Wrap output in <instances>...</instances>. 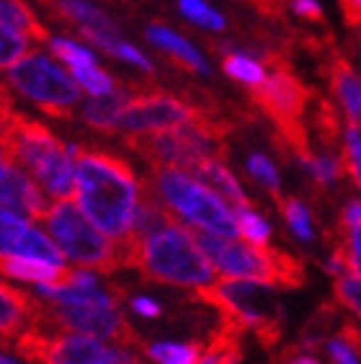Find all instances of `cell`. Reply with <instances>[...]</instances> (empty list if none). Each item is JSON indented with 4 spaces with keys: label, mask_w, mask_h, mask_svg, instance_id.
I'll return each mask as SVG.
<instances>
[{
    "label": "cell",
    "mask_w": 361,
    "mask_h": 364,
    "mask_svg": "<svg viewBox=\"0 0 361 364\" xmlns=\"http://www.w3.org/2000/svg\"><path fill=\"white\" fill-rule=\"evenodd\" d=\"M225 132H227L225 122H220L215 112H209L202 119L171 129L126 134L124 142L150 166H176L191 171L207 158H222Z\"/></svg>",
    "instance_id": "cell-6"
},
{
    "label": "cell",
    "mask_w": 361,
    "mask_h": 364,
    "mask_svg": "<svg viewBox=\"0 0 361 364\" xmlns=\"http://www.w3.org/2000/svg\"><path fill=\"white\" fill-rule=\"evenodd\" d=\"M335 300L346 305L356 318H361V277L346 272L335 279Z\"/></svg>",
    "instance_id": "cell-38"
},
{
    "label": "cell",
    "mask_w": 361,
    "mask_h": 364,
    "mask_svg": "<svg viewBox=\"0 0 361 364\" xmlns=\"http://www.w3.org/2000/svg\"><path fill=\"white\" fill-rule=\"evenodd\" d=\"M340 14L351 28H361V0H340Z\"/></svg>",
    "instance_id": "cell-42"
},
{
    "label": "cell",
    "mask_w": 361,
    "mask_h": 364,
    "mask_svg": "<svg viewBox=\"0 0 361 364\" xmlns=\"http://www.w3.org/2000/svg\"><path fill=\"white\" fill-rule=\"evenodd\" d=\"M6 351H14L28 364H145L134 343H106L75 331L49 333L34 323L8 341Z\"/></svg>",
    "instance_id": "cell-5"
},
{
    "label": "cell",
    "mask_w": 361,
    "mask_h": 364,
    "mask_svg": "<svg viewBox=\"0 0 361 364\" xmlns=\"http://www.w3.org/2000/svg\"><path fill=\"white\" fill-rule=\"evenodd\" d=\"M204 346L183 341H155L147 343L145 354L153 364H196Z\"/></svg>",
    "instance_id": "cell-26"
},
{
    "label": "cell",
    "mask_w": 361,
    "mask_h": 364,
    "mask_svg": "<svg viewBox=\"0 0 361 364\" xmlns=\"http://www.w3.org/2000/svg\"><path fill=\"white\" fill-rule=\"evenodd\" d=\"M222 70L227 73L232 80L248 85V88H258L266 80V68L256 55H261L256 47H237V44H222Z\"/></svg>",
    "instance_id": "cell-19"
},
{
    "label": "cell",
    "mask_w": 361,
    "mask_h": 364,
    "mask_svg": "<svg viewBox=\"0 0 361 364\" xmlns=\"http://www.w3.org/2000/svg\"><path fill=\"white\" fill-rule=\"evenodd\" d=\"M0 207H8L28 220H42L49 210L36 178L16 163L0 168Z\"/></svg>",
    "instance_id": "cell-14"
},
{
    "label": "cell",
    "mask_w": 361,
    "mask_h": 364,
    "mask_svg": "<svg viewBox=\"0 0 361 364\" xmlns=\"http://www.w3.org/2000/svg\"><path fill=\"white\" fill-rule=\"evenodd\" d=\"M276 287L264 279H222L199 289L196 297L215 305L230 328H253L266 338L276 333Z\"/></svg>",
    "instance_id": "cell-10"
},
{
    "label": "cell",
    "mask_w": 361,
    "mask_h": 364,
    "mask_svg": "<svg viewBox=\"0 0 361 364\" xmlns=\"http://www.w3.org/2000/svg\"><path fill=\"white\" fill-rule=\"evenodd\" d=\"M194 235L222 279H264L279 287H297L302 282L299 261L269 245H253L207 230H194Z\"/></svg>",
    "instance_id": "cell-7"
},
{
    "label": "cell",
    "mask_w": 361,
    "mask_h": 364,
    "mask_svg": "<svg viewBox=\"0 0 361 364\" xmlns=\"http://www.w3.org/2000/svg\"><path fill=\"white\" fill-rule=\"evenodd\" d=\"M145 183L188 228L225 235V238H240L235 207L225 202L204 181H199L191 171L176 168V166H153Z\"/></svg>",
    "instance_id": "cell-4"
},
{
    "label": "cell",
    "mask_w": 361,
    "mask_h": 364,
    "mask_svg": "<svg viewBox=\"0 0 361 364\" xmlns=\"http://www.w3.org/2000/svg\"><path fill=\"white\" fill-rule=\"evenodd\" d=\"M75 161V196L80 210L114 240H126L134 228L145 183L132 166L104 147L68 145Z\"/></svg>",
    "instance_id": "cell-1"
},
{
    "label": "cell",
    "mask_w": 361,
    "mask_h": 364,
    "mask_svg": "<svg viewBox=\"0 0 361 364\" xmlns=\"http://www.w3.org/2000/svg\"><path fill=\"white\" fill-rule=\"evenodd\" d=\"M325 75L346 122L348 124H361V75L354 70V65L348 63L343 55L333 52L328 60Z\"/></svg>",
    "instance_id": "cell-15"
},
{
    "label": "cell",
    "mask_w": 361,
    "mask_h": 364,
    "mask_svg": "<svg viewBox=\"0 0 361 364\" xmlns=\"http://www.w3.org/2000/svg\"><path fill=\"white\" fill-rule=\"evenodd\" d=\"M328 357L333 364H361V333L346 328L340 336L328 341Z\"/></svg>",
    "instance_id": "cell-33"
},
{
    "label": "cell",
    "mask_w": 361,
    "mask_h": 364,
    "mask_svg": "<svg viewBox=\"0 0 361 364\" xmlns=\"http://www.w3.org/2000/svg\"><path fill=\"white\" fill-rule=\"evenodd\" d=\"M245 168H248L250 178L258 183V186H264L269 194L279 196V189H281V178H279V171L274 166L269 155L264 153H253L248 155V163H245Z\"/></svg>",
    "instance_id": "cell-34"
},
{
    "label": "cell",
    "mask_w": 361,
    "mask_h": 364,
    "mask_svg": "<svg viewBox=\"0 0 361 364\" xmlns=\"http://www.w3.org/2000/svg\"><path fill=\"white\" fill-rule=\"evenodd\" d=\"M68 267H55L47 261L23 259V256H0V274L11 279L34 282V284H57L68 277Z\"/></svg>",
    "instance_id": "cell-22"
},
{
    "label": "cell",
    "mask_w": 361,
    "mask_h": 364,
    "mask_svg": "<svg viewBox=\"0 0 361 364\" xmlns=\"http://www.w3.org/2000/svg\"><path fill=\"white\" fill-rule=\"evenodd\" d=\"M0 145L16 166L34 176L52 199H70L75 194L72 155L44 124L16 112L0 132Z\"/></svg>",
    "instance_id": "cell-3"
},
{
    "label": "cell",
    "mask_w": 361,
    "mask_h": 364,
    "mask_svg": "<svg viewBox=\"0 0 361 364\" xmlns=\"http://www.w3.org/2000/svg\"><path fill=\"white\" fill-rule=\"evenodd\" d=\"M178 8L188 21L202 28H209V31H225V26H227L225 16L212 6H207L204 0H178Z\"/></svg>",
    "instance_id": "cell-32"
},
{
    "label": "cell",
    "mask_w": 361,
    "mask_h": 364,
    "mask_svg": "<svg viewBox=\"0 0 361 364\" xmlns=\"http://www.w3.org/2000/svg\"><path fill=\"white\" fill-rule=\"evenodd\" d=\"M132 310L137 313V316L150 318V321H153V318H160V313H163V310H160V305L153 300V297H134Z\"/></svg>",
    "instance_id": "cell-43"
},
{
    "label": "cell",
    "mask_w": 361,
    "mask_h": 364,
    "mask_svg": "<svg viewBox=\"0 0 361 364\" xmlns=\"http://www.w3.org/2000/svg\"><path fill=\"white\" fill-rule=\"evenodd\" d=\"M281 215H284L294 238L302 240V243H313L315 225H313V215H310L305 202H299V199H284V202H281Z\"/></svg>",
    "instance_id": "cell-30"
},
{
    "label": "cell",
    "mask_w": 361,
    "mask_h": 364,
    "mask_svg": "<svg viewBox=\"0 0 361 364\" xmlns=\"http://www.w3.org/2000/svg\"><path fill=\"white\" fill-rule=\"evenodd\" d=\"M49 49H52V55L60 57V60L68 65L70 70H72V68H93V65H98L96 55H93L90 49L70 42V39H49Z\"/></svg>",
    "instance_id": "cell-37"
},
{
    "label": "cell",
    "mask_w": 361,
    "mask_h": 364,
    "mask_svg": "<svg viewBox=\"0 0 361 364\" xmlns=\"http://www.w3.org/2000/svg\"><path fill=\"white\" fill-rule=\"evenodd\" d=\"M292 11L302 21H310V23L323 21V8H320L318 0H292Z\"/></svg>",
    "instance_id": "cell-40"
},
{
    "label": "cell",
    "mask_w": 361,
    "mask_h": 364,
    "mask_svg": "<svg viewBox=\"0 0 361 364\" xmlns=\"http://www.w3.org/2000/svg\"><path fill=\"white\" fill-rule=\"evenodd\" d=\"M359 223H361V199H351L343 207V212H340V225H343V230H348V228H354Z\"/></svg>",
    "instance_id": "cell-44"
},
{
    "label": "cell",
    "mask_w": 361,
    "mask_h": 364,
    "mask_svg": "<svg viewBox=\"0 0 361 364\" xmlns=\"http://www.w3.org/2000/svg\"><path fill=\"white\" fill-rule=\"evenodd\" d=\"M0 23H6V26L16 28V31H23L36 44L49 42V31L39 23L34 11L23 0H0Z\"/></svg>",
    "instance_id": "cell-25"
},
{
    "label": "cell",
    "mask_w": 361,
    "mask_h": 364,
    "mask_svg": "<svg viewBox=\"0 0 361 364\" xmlns=\"http://www.w3.org/2000/svg\"><path fill=\"white\" fill-rule=\"evenodd\" d=\"M323 269H325L333 279H338L340 274L348 272V259H346V248H335L330 256L325 259V264H323Z\"/></svg>",
    "instance_id": "cell-41"
},
{
    "label": "cell",
    "mask_w": 361,
    "mask_h": 364,
    "mask_svg": "<svg viewBox=\"0 0 361 364\" xmlns=\"http://www.w3.org/2000/svg\"><path fill=\"white\" fill-rule=\"evenodd\" d=\"M8 80L21 96L34 101L42 112L52 117L70 119L72 106L80 101V88H77L80 83H75L60 65H55L39 52H31L16 65H11Z\"/></svg>",
    "instance_id": "cell-11"
},
{
    "label": "cell",
    "mask_w": 361,
    "mask_h": 364,
    "mask_svg": "<svg viewBox=\"0 0 361 364\" xmlns=\"http://www.w3.org/2000/svg\"><path fill=\"white\" fill-rule=\"evenodd\" d=\"M196 364H240V343L235 341V328H225L212 336Z\"/></svg>",
    "instance_id": "cell-28"
},
{
    "label": "cell",
    "mask_w": 361,
    "mask_h": 364,
    "mask_svg": "<svg viewBox=\"0 0 361 364\" xmlns=\"http://www.w3.org/2000/svg\"><path fill=\"white\" fill-rule=\"evenodd\" d=\"M70 73L80 83V88L88 91L90 96H106V93H114L119 88L117 80L109 73L101 70L98 65H93V68H72Z\"/></svg>",
    "instance_id": "cell-35"
},
{
    "label": "cell",
    "mask_w": 361,
    "mask_h": 364,
    "mask_svg": "<svg viewBox=\"0 0 361 364\" xmlns=\"http://www.w3.org/2000/svg\"><path fill=\"white\" fill-rule=\"evenodd\" d=\"M145 36L153 47H158L160 52H166L168 57H173L180 68H186V70H191V73H199V75H209V65L202 52L188 42V39L176 34L173 28L163 26V23H150Z\"/></svg>",
    "instance_id": "cell-17"
},
{
    "label": "cell",
    "mask_w": 361,
    "mask_h": 364,
    "mask_svg": "<svg viewBox=\"0 0 361 364\" xmlns=\"http://www.w3.org/2000/svg\"><path fill=\"white\" fill-rule=\"evenodd\" d=\"M42 6H47L57 18H63L65 23H72L75 28L88 26L101 28V31H117L112 18L88 0H42Z\"/></svg>",
    "instance_id": "cell-21"
},
{
    "label": "cell",
    "mask_w": 361,
    "mask_h": 364,
    "mask_svg": "<svg viewBox=\"0 0 361 364\" xmlns=\"http://www.w3.org/2000/svg\"><path fill=\"white\" fill-rule=\"evenodd\" d=\"M122 292H114L101 302L90 305H68V302H52L42 305L39 321L49 331H75V333H88V336L104 338L112 343H137L134 331L129 328L124 313H122Z\"/></svg>",
    "instance_id": "cell-12"
},
{
    "label": "cell",
    "mask_w": 361,
    "mask_h": 364,
    "mask_svg": "<svg viewBox=\"0 0 361 364\" xmlns=\"http://www.w3.org/2000/svg\"><path fill=\"white\" fill-rule=\"evenodd\" d=\"M122 264L139 269L142 279L183 289H207L217 282V269L196 240L194 228L173 220L142 240H119Z\"/></svg>",
    "instance_id": "cell-2"
},
{
    "label": "cell",
    "mask_w": 361,
    "mask_h": 364,
    "mask_svg": "<svg viewBox=\"0 0 361 364\" xmlns=\"http://www.w3.org/2000/svg\"><path fill=\"white\" fill-rule=\"evenodd\" d=\"M212 109L196 106L191 101H183L171 93H134L132 101L124 106V112L119 114L117 132L126 134H145V132H160L171 127L188 124L207 117Z\"/></svg>",
    "instance_id": "cell-13"
},
{
    "label": "cell",
    "mask_w": 361,
    "mask_h": 364,
    "mask_svg": "<svg viewBox=\"0 0 361 364\" xmlns=\"http://www.w3.org/2000/svg\"><path fill=\"white\" fill-rule=\"evenodd\" d=\"M8 163H14V161L8 158V153L3 150V145H0V168H3V166H8Z\"/></svg>",
    "instance_id": "cell-46"
},
{
    "label": "cell",
    "mask_w": 361,
    "mask_h": 364,
    "mask_svg": "<svg viewBox=\"0 0 361 364\" xmlns=\"http://www.w3.org/2000/svg\"><path fill=\"white\" fill-rule=\"evenodd\" d=\"M237 212V225H240V238L248 240L253 245H269L271 240V223L256 212L253 207H240Z\"/></svg>",
    "instance_id": "cell-31"
},
{
    "label": "cell",
    "mask_w": 361,
    "mask_h": 364,
    "mask_svg": "<svg viewBox=\"0 0 361 364\" xmlns=\"http://www.w3.org/2000/svg\"><path fill=\"white\" fill-rule=\"evenodd\" d=\"M31 44H36L31 36H26L23 31L0 23V70H8L11 65H16L18 60H23L26 55H31Z\"/></svg>",
    "instance_id": "cell-29"
},
{
    "label": "cell",
    "mask_w": 361,
    "mask_h": 364,
    "mask_svg": "<svg viewBox=\"0 0 361 364\" xmlns=\"http://www.w3.org/2000/svg\"><path fill=\"white\" fill-rule=\"evenodd\" d=\"M31 225L18 212L0 207V256H18Z\"/></svg>",
    "instance_id": "cell-27"
},
{
    "label": "cell",
    "mask_w": 361,
    "mask_h": 364,
    "mask_svg": "<svg viewBox=\"0 0 361 364\" xmlns=\"http://www.w3.org/2000/svg\"><path fill=\"white\" fill-rule=\"evenodd\" d=\"M39 302L11 284H0V341H14L39 316Z\"/></svg>",
    "instance_id": "cell-16"
},
{
    "label": "cell",
    "mask_w": 361,
    "mask_h": 364,
    "mask_svg": "<svg viewBox=\"0 0 361 364\" xmlns=\"http://www.w3.org/2000/svg\"><path fill=\"white\" fill-rule=\"evenodd\" d=\"M346 259H348V272L361 277V223L346 230Z\"/></svg>",
    "instance_id": "cell-39"
},
{
    "label": "cell",
    "mask_w": 361,
    "mask_h": 364,
    "mask_svg": "<svg viewBox=\"0 0 361 364\" xmlns=\"http://www.w3.org/2000/svg\"><path fill=\"white\" fill-rule=\"evenodd\" d=\"M44 228L52 235L65 259L72 264H80L83 269L93 272H114V269L124 267L122 264V243H114L101 228L90 223L80 207L70 202V199H57L42 218Z\"/></svg>",
    "instance_id": "cell-8"
},
{
    "label": "cell",
    "mask_w": 361,
    "mask_h": 364,
    "mask_svg": "<svg viewBox=\"0 0 361 364\" xmlns=\"http://www.w3.org/2000/svg\"><path fill=\"white\" fill-rule=\"evenodd\" d=\"M292 364H320L315 357H310V354H299L297 359H292Z\"/></svg>",
    "instance_id": "cell-45"
},
{
    "label": "cell",
    "mask_w": 361,
    "mask_h": 364,
    "mask_svg": "<svg viewBox=\"0 0 361 364\" xmlns=\"http://www.w3.org/2000/svg\"><path fill=\"white\" fill-rule=\"evenodd\" d=\"M191 173H194L199 181L207 183L209 189H215L217 194L222 196L227 204H232L235 210H240V207H248V204H250L245 189L240 186V181L235 178V173H232V171H230L227 166L222 163V158H207V161H202L196 168H191Z\"/></svg>",
    "instance_id": "cell-18"
},
{
    "label": "cell",
    "mask_w": 361,
    "mask_h": 364,
    "mask_svg": "<svg viewBox=\"0 0 361 364\" xmlns=\"http://www.w3.org/2000/svg\"><path fill=\"white\" fill-rule=\"evenodd\" d=\"M0 364H18V362H14V359L8 357L6 349H0Z\"/></svg>",
    "instance_id": "cell-47"
},
{
    "label": "cell",
    "mask_w": 361,
    "mask_h": 364,
    "mask_svg": "<svg viewBox=\"0 0 361 364\" xmlns=\"http://www.w3.org/2000/svg\"><path fill=\"white\" fill-rule=\"evenodd\" d=\"M77 31H80V36L88 39L90 44H96V47L104 49L106 55L117 57V60H124V63L134 65L139 70L153 73V63H150L137 47H132L129 42H122L117 36V31H101V28H88V26L77 28Z\"/></svg>",
    "instance_id": "cell-24"
},
{
    "label": "cell",
    "mask_w": 361,
    "mask_h": 364,
    "mask_svg": "<svg viewBox=\"0 0 361 364\" xmlns=\"http://www.w3.org/2000/svg\"><path fill=\"white\" fill-rule=\"evenodd\" d=\"M134 93L126 88H117L106 96H93L83 104V122L98 132H117L119 114L124 112V106L132 101Z\"/></svg>",
    "instance_id": "cell-20"
},
{
    "label": "cell",
    "mask_w": 361,
    "mask_h": 364,
    "mask_svg": "<svg viewBox=\"0 0 361 364\" xmlns=\"http://www.w3.org/2000/svg\"><path fill=\"white\" fill-rule=\"evenodd\" d=\"M266 63L274 65V68H271V75H266L264 83L253 88V101L276 124L281 137L297 153L302 147H310L305 127H302V117H305L307 106L313 101V91L299 80L297 73L279 55L271 52Z\"/></svg>",
    "instance_id": "cell-9"
},
{
    "label": "cell",
    "mask_w": 361,
    "mask_h": 364,
    "mask_svg": "<svg viewBox=\"0 0 361 364\" xmlns=\"http://www.w3.org/2000/svg\"><path fill=\"white\" fill-rule=\"evenodd\" d=\"M294 155H297L299 168L305 171V173L310 176L318 186H323V189L335 186L338 178L343 176V171H346L343 158L335 153H313L310 147H302V150H297Z\"/></svg>",
    "instance_id": "cell-23"
},
{
    "label": "cell",
    "mask_w": 361,
    "mask_h": 364,
    "mask_svg": "<svg viewBox=\"0 0 361 364\" xmlns=\"http://www.w3.org/2000/svg\"><path fill=\"white\" fill-rule=\"evenodd\" d=\"M343 163L354 186L361 191V124H348L343 129Z\"/></svg>",
    "instance_id": "cell-36"
}]
</instances>
